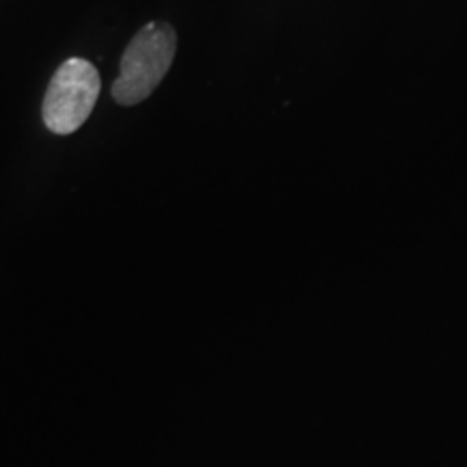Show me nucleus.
Here are the masks:
<instances>
[{"instance_id": "obj_1", "label": "nucleus", "mask_w": 467, "mask_h": 467, "mask_svg": "<svg viewBox=\"0 0 467 467\" xmlns=\"http://www.w3.org/2000/svg\"><path fill=\"white\" fill-rule=\"evenodd\" d=\"M178 37L171 25L151 22L132 37L121 57L119 78L113 85L115 102L134 107L154 93L171 67Z\"/></svg>"}, {"instance_id": "obj_2", "label": "nucleus", "mask_w": 467, "mask_h": 467, "mask_svg": "<svg viewBox=\"0 0 467 467\" xmlns=\"http://www.w3.org/2000/svg\"><path fill=\"white\" fill-rule=\"evenodd\" d=\"M100 96V74L85 58H69L52 76L42 117L48 130L72 134L89 119Z\"/></svg>"}]
</instances>
